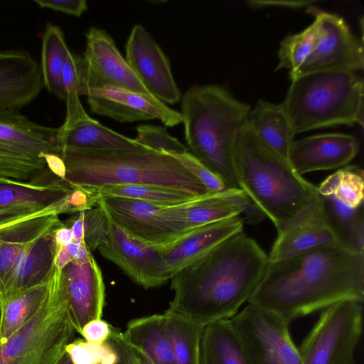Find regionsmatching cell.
Returning <instances> with one entry per match:
<instances>
[{"mask_svg": "<svg viewBox=\"0 0 364 364\" xmlns=\"http://www.w3.org/2000/svg\"><path fill=\"white\" fill-rule=\"evenodd\" d=\"M173 156L203 183L208 193H215L229 188L217 175L208 168L189 151L183 154L173 155Z\"/></svg>", "mask_w": 364, "mask_h": 364, "instance_id": "cell-41", "label": "cell"}, {"mask_svg": "<svg viewBox=\"0 0 364 364\" xmlns=\"http://www.w3.org/2000/svg\"><path fill=\"white\" fill-rule=\"evenodd\" d=\"M106 214L107 236L105 242L97 248L100 254L144 289L159 287L169 280L171 277L154 247L131 237Z\"/></svg>", "mask_w": 364, "mask_h": 364, "instance_id": "cell-14", "label": "cell"}, {"mask_svg": "<svg viewBox=\"0 0 364 364\" xmlns=\"http://www.w3.org/2000/svg\"><path fill=\"white\" fill-rule=\"evenodd\" d=\"M70 53L61 28L47 23L42 38L40 64L43 86L50 93L64 101L63 73Z\"/></svg>", "mask_w": 364, "mask_h": 364, "instance_id": "cell-31", "label": "cell"}, {"mask_svg": "<svg viewBox=\"0 0 364 364\" xmlns=\"http://www.w3.org/2000/svg\"><path fill=\"white\" fill-rule=\"evenodd\" d=\"M50 279L0 302V346L29 321L43 306L50 292Z\"/></svg>", "mask_w": 364, "mask_h": 364, "instance_id": "cell-29", "label": "cell"}, {"mask_svg": "<svg viewBox=\"0 0 364 364\" xmlns=\"http://www.w3.org/2000/svg\"><path fill=\"white\" fill-rule=\"evenodd\" d=\"M60 285L72 326L80 334L88 322L101 318L105 304V284L92 254L68 263L60 271Z\"/></svg>", "mask_w": 364, "mask_h": 364, "instance_id": "cell-15", "label": "cell"}, {"mask_svg": "<svg viewBox=\"0 0 364 364\" xmlns=\"http://www.w3.org/2000/svg\"><path fill=\"white\" fill-rule=\"evenodd\" d=\"M343 301H364V253L322 247L269 261L247 301L289 323Z\"/></svg>", "mask_w": 364, "mask_h": 364, "instance_id": "cell-1", "label": "cell"}, {"mask_svg": "<svg viewBox=\"0 0 364 364\" xmlns=\"http://www.w3.org/2000/svg\"><path fill=\"white\" fill-rule=\"evenodd\" d=\"M186 146L229 188H240L235 168L237 136L251 107L218 85H194L181 97Z\"/></svg>", "mask_w": 364, "mask_h": 364, "instance_id": "cell-4", "label": "cell"}, {"mask_svg": "<svg viewBox=\"0 0 364 364\" xmlns=\"http://www.w3.org/2000/svg\"><path fill=\"white\" fill-rule=\"evenodd\" d=\"M114 348V347H113ZM118 354L119 359L115 364H129L124 355L118 349L114 348Z\"/></svg>", "mask_w": 364, "mask_h": 364, "instance_id": "cell-48", "label": "cell"}, {"mask_svg": "<svg viewBox=\"0 0 364 364\" xmlns=\"http://www.w3.org/2000/svg\"><path fill=\"white\" fill-rule=\"evenodd\" d=\"M60 153L58 128L17 110H0V178L41 184L63 181Z\"/></svg>", "mask_w": 364, "mask_h": 364, "instance_id": "cell-7", "label": "cell"}, {"mask_svg": "<svg viewBox=\"0 0 364 364\" xmlns=\"http://www.w3.org/2000/svg\"><path fill=\"white\" fill-rule=\"evenodd\" d=\"M112 326L101 318L88 322L82 329L83 339L92 343H105L111 334Z\"/></svg>", "mask_w": 364, "mask_h": 364, "instance_id": "cell-44", "label": "cell"}, {"mask_svg": "<svg viewBox=\"0 0 364 364\" xmlns=\"http://www.w3.org/2000/svg\"><path fill=\"white\" fill-rule=\"evenodd\" d=\"M58 129L61 151L65 149L107 151L148 149L134 139L122 135L90 117L68 125L62 124Z\"/></svg>", "mask_w": 364, "mask_h": 364, "instance_id": "cell-25", "label": "cell"}, {"mask_svg": "<svg viewBox=\"0 0 364 364\" xmlns=\"http://www.w3.org/2000/svg\"><path fill=\"white\" fill-rule=\"evenodd\" d=\"M85 38V49L81 56L80 96H84L88 90L102 87L151 95L107 31L90 27Z\"/></svg>", "mask_w": 364, "mask_h": 364, "instance_id": "cell-13", "label": "cell"}, {"mask_svg": "<svg viewBox=\"0 0 364 364\" xmlns=\"http://www.w3.org/2000/svg\"><path fill=\"white\" fill-rule=\"evenodd\" d=\"M268 260L256 241L238 232L171 277L173 297L165 311L203 326L230 319L253 294Z\"/></svg>", "mask_w": 364, "mask_h": 364, "instance_id": "cell-2", "label": "cell"}, {"mask_svg": "<svg viewBox=\"0 0 364 364\" xmlns=\"http://www.w3.org/2000/svg\"><path fill=\"white\" fill-rule=\"evenodd\" d=\"M230 321L247 364H301L289 323L275 314L248 304Z\"/></svg>", "mask_w": 364, "mask_h": 364, "instance_id": "cell-10", "label": "cell"}, {"mask_svg": "<svg viewBox=\"0 0 364 364\" xmlns=\"http://www.w3.org/2000/svg\"><path fill=\"white\" fill-rule=\"evenodd\" d=\"M243 225L242 217L235 216L199 226L169 242L153 247L171 277L223 241L242 232Z\"/></svg>", "mask_w": 364, "mask_h": 364, "instance_id": "cell-23", "label": "cell"}, {"mask_svg": "<svg viewBox=\"0 0 364 364\" xmlns=\"http://www.w3.org/2000/svg\"><path fill=\"white\" fill-rule=\"evenodd\" d=\"M200 364H247L230 319L215 321L204 326Z\"/></svg>", "mask_w": 364, "mask_h": 364, "instance_id": "cell-30", "label": "cell"}, {"mask_svg": "<svg viewBox=\"0 0 364 364\" xmlns=\"http://www.w3.org/2000/svg\"><path fill=\"white\" fill-rule=\"evenodd\" d=\"M94 188L100 196L140 200L163 206L176 205L197 198L181 191L151 185L119 184Z\"/></svg>", "mask_w": 364, "mask_h": 364, "instance_id": "cell-35", "label": "cell"}, {"mask_svg": "<svg viewBox=\"0 0 364 364\" xmlns=\"http://www.w3.org/2000/svg\"><path fill=\"white\" fill-rule=\"evenodd\" d=\"M291 81L282 105L295 135L340 125H363L364 85L356 72H316Z\"/></svg>", "mask_w": 364, "mask_h": 364, "instance_id": "cell-6", "label": "cell"}, {"mask_svg": "<svg viewBox=\"0 0 364 364\" xmlns=\"http://www.w3.org/2000/svg\"><path fill=\"white\" fill-rule=\"evenodd\" d=\"M321 199L330 223L349 248L364 253L363 205L351 208L333 196Z\"/></svg>", "mask_w": 364, "mask_h": 364, "instance_id": "cell-33", "label": "cell"}, {"mask_svg": "<svg viewBox=\"0 0 364 364\" xmlns=\"http://www.w3.org/2000/svg\"><path fill=\"white\" fill-rule=\"evenodd\" d=\"M73 188L64 180L41 184L0 178V220H19L48 211L75 214L70 202Z\"/></svg>", "mask_w": 364, "mask_h": 364, "instance_id": "cell-17", "label": "cell"}, {"mask_svg": "<svg viewBox=\"0 0 364 364\" xmlns=\"http://www.w3.org/2000/svg\"><path fill=\"white\" fill-rule=\"evenodd\" d=\"M60 214L48 211L33 215L0 230V284L22 248L31 240L58 224Z\"/></svg>", "mask_w": 364, "mask_h": 364, "instance_id": "cell-28", "label": "cell"}, {"mask_svg": "<svg viewBox=\"0 0 364 364\" xmlns=\"http://www.w3.org/2000/svg\"><path fill=\"white\" fill-rule=\"evenodd\" d=\"M247 4L250 6L259 9L267 6H278L285 7L291 9H299L304 6H309L310 4H313L314 1H247Z\"/></svg>", "mask_w": 364, "mask_h": 364, "instance_id": "cell-45", "label": "cell"}, {"mask_svg": "<svg viewBox=\"0 0 364 364\" xmlns=\"http://www.w3.org/2000/svg\"><path fill=\"white\" fill-rule=\"evenodd\" d=\"M61 222L22 248L0 284V302L50 279L55 269L58 252L54 231Z\"/></svg>", "mask_w": 364, "mask_h": 364, "instance_id": "cell-22", "label": "cell"}, {"mask_svg": "<svg viewBox=\"0 0 364 364\" xmlns=\"http://www.w3.org/2000/svg\"><path fill=\"white\" fill-rule=\"evenodd\" d=\"M174 364H200V340L205 326L164 311Z\"/></svg>", "mask_w": 364, "mask_h": 364, "instance_id": "cell-32", "label": "cell"}, {"mask_svg": "<svg viewBox=\"0 0 364 364\" xmlns=\"http://www.w3.org/2000/svg\"><path fill=\"white\" fill-rule=\"evenodd\" d=\"M306 12L318 21L314 47L302 65L291 75L331 70L356 72L364 66L363 40H359L341 16L309 6Z\"/></svg>", "mask_w": 364, "mask_h": 364, "instance_id": "cell-11", "label": "cell"}, {"mask_svg": "<svg viewBox=\"0 0 364 364\" xmlns=\"http://www.w3.org/2000/svg\"><path fill=\"white\" fill-rule=\"evenodd\" d=\"M125 59L151 95L165 104H176L181 91L170 60L154 38L140 24L132 28L125 43Z\"/></svg>", "mask_w": 364, "mask_h": 364, "instance_id": "cell-16", "label": "cell"}, {"mask_svg": "<svg viewBox=\"0 0 364 364\" xmlns=\"http://www.w3.org/2000/svg\"><path fill=\"white\" fill-rule=\"evenodd\" d=\"M98 204L128 235L147 245H163L178 237L163 217V205L100 196Z\"/></svg>", "mask_w": 364, "mask_h": 364, "instance_id": "cell-20", "label": "cell"}, {"mask_svg": "<svg viewBox=\"0 0 364 364\" xmlns=\"http://www.w3.org/2000/svg\"><path fill=\"white\" fill-rule=\"evenodd\" d=\"M56 265L48 296L38 312L0 346V364H57L74 340Z\"/></svg>", "mask_w": 364, "mask_h": 364, "instance_id": "cell-8", "label": "cell"}, {"mask_svg": "<svg viewBox=\"0 0 364 364\" xmlns=\"http://www.w3.org/2000/svg\"><path fill=\"white\" fill-rule=\"evenodd\" d=\"M29 218V217H28ZM25 219V218H23ZM21 220L23 219H20ZM20 220H0V230L4 228L9 226L14 223L19 221Z\"/></svg>", "mask_w": 364, "mask_h": 364, "instance_id": "cell-50", "label": "cell"}, {"mask_svg": "<svg viewBox=\"0 0 364 364\" xmlns=\"http://www.w3.org/2000/svg\"><path fill=\"white\" fill-rule=\"evenodd\" d=\"M161 211L178 237L199 226L235 216L249 223H257L265 217L240 188H228L181 204L163 206Z\"/></svg>", "mask_w": 364, "mask_h": 364, "instance_id": "cell-12", "label": "cell"}, {"mask_svg": "<svg viewBox=\"0 0 364 364\" xmlns=\"http://www.w3.org/2000/svg\"><path fill=\"white\" fill-rule=\"evenodd\" d=\"M363 331V303L343 301L322 310L298 348L301 364H353Z\"/></svg>", "mask_w": 364, "mask_h": 364, "instance_id": "cell-9", "label": "cell"}, {"mask_svg": "<svg viewBox=\"0 0 364 364\" xmlns=\"http://www.w3.org/2000/svg\"><path fill=\"white\" fill-rule=\"evenodd\" d=\"M54 236L58 250L73 242L72 230L63 221L55 229Z\"/></svg>", "mask_w": 364, "mask_h": 364, "instance_id": "cell-47", "label": "cell"}, {"mask_svg": "<svg viewBox=\"0 0 364 364\" xmlns=\"http://www.w3.org/2000/svg\"><path fill=\"white\" fill-rule=\"evenodd\" d=\"M320 196H333L351 208L363 205L364 178L363 169L356 165L340 168L317 187Z\"/></svg>", "mask_w": 364, "mask_h": 364, "instance_id": "cell-34", "label": "cell"}, {"mask_svg": "<svg viewBox=\"0 0 364 364\" xmlns=\"http://www.w3.org/2000/svg\"><path fill=\"white\" fill-rule=\"evenodd\" d=\"M247 124L262 142L288 160L295 134L282 103L258 100Z\"/></svg>", "mask_w": 364, "mask_h": 364, "instance_id": "cell-27", "label": "cell"}, {"mask_svg": "<svg viewBox=\"0 0 364 364\" xmlns=\"http://www.w3.org/2000/svg\"><path fill=\"white\" fill-rule=\"evenodd\" d=\"M65 351L73 364H115L119 359L117 351L107 341L97 343L73 340L67 345Z\"/></svg>", "mask_w": 364, "mask_h": 364, "instance_id": "cell-38", "label": "cell"}, {"mask_svg": "<svg viewBox=\"0 0 364 364\" xmlns=\"http://www.w3.org/2000/svg\"><path fill=\"white\" fill-rule=\"evenodd\" d=\"M122 336L127 343L144 352L155 364H174L164 314L132 319Z\"/></svg>", "mask_w": 364, "mask_h": 364, "instance_id": "cell-26", "label": "cell"}, {"mask_svg": "<svg viewBox=\"0 0 364 364\" xmlns=\"http://www.w3.org/2000/svg\"><path fill=\"white\" fill-rule=\"evenodd\" d=\"M81 56L69 53L63 73V82L65 94L66 115L63 122L70 124L88 118L80 100Z\"/></svg>", "mask_w": 364, "mask_h": 364, "instance_id": "cell-37", "label": "cell"}, {"mask_svg": "<svg viewBox=\"0 0 364 364\" xmlns=\"http://www.w3.org/2000/svg\"><path fill=\"white\" fill-rule=\"evenodd\" d=\"M319 23L314 22L302 31L285 37L278 50L279 62L276 70L287 69L289 75L293 74L311 53L318 31Z\"/></svg>", "mask_w": 364, "mask_h": 364, "instance_id": "cell-36", "label": "cell"}, {"mask_svg": "<svg viewBox=\"0 0 364 364\" xmlns=\"http://www.w3.org/2000/svg\"><path fill=\"white\" fill-rule=\"evenodd\" d=\"M134 139L146 149L169 155L188 151L187 146L171 136L166 127L154 124H140L136 128Z\"/></svg>", "mask_w": 364, "mask_h": 364, "instance_id": "cell-39", "label": "cell"}, {"mask_svg": "<svg viewBox=\"0 0 364 364\" xmlns=\"http://www.w3.org/2000/svg\"><path fill=\"white\" fill-rule=\"evenodd\" d=\"M235 168L239 188L279 233L319 197L289 161L262 142L247 122L237 139Z\"/></svg>", "mask_w": 364, "mask_h": 364, "instance_id": "cell-3", "label": "cell"}, {"mask_svg": "<svg viewBox=\"0 0 364 364\" xmlns=\"http://www.w3.org/2000/svg\"><path fill=\"white\" fill-rule=\"evenodd\" d=\"M41 8L80 17L87 9L85 0H34Z\"/></svg>", "mask_w": 364, "mask_h": 364, "instance_id": "cell-43", "label": "cell"}, {"mask_svg": "<svg viewBox=\"0 0 364 364\" xmlns=\"http://www.w3.org/2000/svg\"><path fill=\"white\" fill-rule=\"evenodd\" d=\"M57 364H73L69 355L65 351Z\"/></svg>", "mask_w": 364, "mask_h": 364, "instance_id": "cell-49", "label": "cell"}, {"mask_svg": "<svg viewBox=\"0 0 364 364\" xmlns=\"http://www.w3.org/2000/svg\"><path fill=\"white\" fill-rule=\"evenodd\" d=\"M65 181L75 186L134 184L165 187L200 197L203 183L175 157L149 149L63 150Z\"/></svg>", "mask_w": 364, "mask_h": 364, "instance_id": "cell-5", "label": "cell"}, {"mask_svg": "<svg viewBox=\"0 0 364 364\" xmlns=\"http://www.w3.org/2000/svg\"><path fill=\"white\" fill-rule=\"evenodd\" d=\"M92 112L120 122L156 119L164 125L175 127L182 122L181 112L154 97L115 87L92 88L85 92Z\"/></svg>", "mask_w": 364, "mask_h": 364, "instance_id": "cell-18", "label": "cell"}, {"mask_svg": "<svg viewBox=\"0 0 364 364\" xmlns=\"http://www.w3.org/2000/svg\"><path fill=\"white\" fill-rule=\"evenodd\" d=\"M0 323H1V309H0Z\"/></svg>", "mask_w": 364, "mask_h": 364, "instance_id": "cell-51", "label": "cell"}, {"mask_svg": "<svg viewBox=\"0 0 364 364\" xmlns=\"http://www.w3.org/2000/svg\"><path fill=\"white\" fill-rule=\"evenodd\" d=\"M40 64L23 50H0V110L29 105L43 87Z\"/></svg>", "mask_w": 364, "mask_h": 364, "instance_id": "cell-24", "label": "cell"}, {"mask_svg": "<svg viewBox=\"0 0 364 364\" xmlns=\"http://www.w3.org/2000/svg\"><path fill=\"white\" fill-rule=\"evenodd\" d=\"M331 246L347 247L330 223L319 195L318 198L297 220L278 233L268 259L278 260L314 249Z\"/></svg>", "mask_w": 364, "mask_h": 364, "instance_id": "cell-19", "label": "cell"}, {"mask_svg": "<svg viewBox=\"0 0 364 364\" xmlns=\"http://www.w3.org/2000/svg\"><path fill=\"white\" fill-rule=\"evenodd\" d=\"M84 244L92 252L105 242L107 236V217L102 207L97 204L84 210Z\"/></svg>", "mask_w": 364, "mask_h": 364, "instance_id": "cell-40", "label": "cell"}, {"mask_svg": "<svg viewBox=\"0 0 364 364\" xmlns=\"http://www.w3.org/2000/svg\"><path fill=\"white\" fill-rule=\"evenodd\" d=\"M359 149L352 135L343 133L319 134L294 140L288 161L297 173L332 170L351 161Z\"/></svg>", "mask_w": 364, "mask_h": 364, "instance_id": "cell-21", "label": "cell"}, {"mask_svg": "<svg viewBox=\"0 0 364 364\" xmlns=\"http://www.w3.org/2000/svg\"><path fill=\"white\" fill-rule=\"evenodd\" d=\"M84 210L73 214L63 223L68 226L73 235V242L78 245L84 244V227H83Z\"/></svg>", "mask_w": 364, "mask_h": 364, "instance_id": "cell-46", "label": "cell"}, {"mask_svg": "<svg viewBox=\"0 0 364 364\" xmlns=\"http://www.w3.org/2000/svg\"><path fill=\"white\" fill-rule=\"evenodd\" d=\"M107 341L114 348L119 350L129 364H155L144 352L127 343L122 338V332L113 326Z\"/></svg>", "mask_w": 364, "mask_h": 364, "instance_id": "cell-42", "label": "cell"}]
</instances>
